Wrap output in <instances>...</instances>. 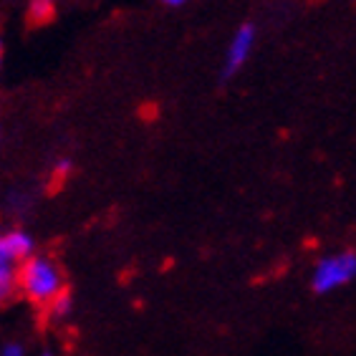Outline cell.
Masks as SVG:
<instances>
[{"mask_svg": "<svg viewBox=\"0 0 356 356\" xmlns=\"http://www.w3.org/2000/svg\"><path fill=\"white\" fill-rule=\"evenodd\" d=\"M0 356H26L21 343H6V346H0Z\"/></svg>", "mask_w": 356, "mask_h": 356, "instance_id": "cell-6", "label": "cell"}, {"mask_svg": "<svg viewBox=\"0 0 356 356\" xmlns=\"http://www.w3.org/2000/svg\"><path fill=\"white\" fill-rule=\"evenodd\" d=\"M165 6H170V8H179V6H185L187 0H162Z\"/></svg>", "mask_w": 356, "mask_h": 356, "instance_id": "cell-7", "label": "cell"}, {"mask_svg": "<svg viewBox=\"0 0 356 356\" xmlns=\"http://www.w3.org/2000/svg\"><path fill=\"white\" fill-rule=\"evenodd\" d=\"M356 275V253H339L323 258L314 270L311 286L316 293H329L334 288L346 286Z\"/></svg>", "mask_w": 356, "mask_h": 356, "instance_id": "cell-2", "label": "cell"}, {"mask_svg": "<svg viewBox=\"0 0 356 356\" xmlns=\"http://www.w3.org/2000/svg\"><path fill=\"white\" fill-rule=\"evenodd\" d=\"M13 283H15L13 266H3V263H0V301H6V298H8V293H10Z\"/></svg>", "mask_w": 356, "mask_h": 356, "instance_id": "cell-5", "label": "cell"}, {"mask_svg": "<svg viewBox=\"0 0 356 356\" xmlns=\"http://www.w3.org/2000/svg\"><path fill=\"white\" fill-rule=\"evenodd\" d=\"M253 38H255V28L250 23L238 28V33L233 35L230 41V48H227V58H225V69H222V76L230 79L233 74H238L240 66L245 63V58L250 56V48H253Z\"/></svg>", "mask_w": 356, "mask_h": 356, "instance_id": "cell-3", "label": "cell"}, {"mask_svg": "<svg viewBox=\"0 0 356 356\" xmlns=\"http://www.w3.org/2000/svg\"><path fill=\"white\" fill-rule=\"evenodd\" d=\"M0 63H3V46H0Z\"/></svg>", "mask_w": 356, "mask_h": 356, "instance_id": "cell-8", "label": "cell"}, {"mask_svg": "<svg viewBox=\"0 0 356 356\" xmlns=\"http://www.w3.org/2000/svg\"><path fill=\"white\" fill-rule=\"evenodd\" d=\"M71 311H74V296L69 291H61L51 301V316L54 318H66V316H71Z\"/></svg>", "mask_w": 356, "mask_h": 356, "instance_id": "cell-4", "label": "cell"}, {"mask_svg": "<svg viewBox=\"0 0 356 356\" xmlns=\"http://www.w3.org/2000/svg\"><path fill=\"white\" fill-rule=\"evenodd\" d=\"M43 356H51V354H43Z\"/></svg>", "mask_w": 356, "mask_h": 356, "instance_id": "cell-9", "label": "cell"}, {"mask_svg": "<svg viewBox=\"0 0 356 356\" xmlns=\"http://www.w3.org/2000/svg\"><path fill=\"white\" fill-rule=\"evenodd\" d=\"M15 281L21 283L23 293L35 303H51L63 291L61 270L46 258H28Z\"/></svg>", "mask_w": 356, "mask_h": 356, "instance_id": "cell-1", "label": "cell"}]
</instances>
